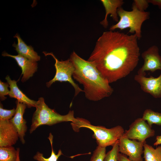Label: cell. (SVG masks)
Here are the masks:
<instances>
[{
	"label": "cell",
	"instance_id": "30bf717a",
	"mask_svg": "<svg viewBox=\"0 0 161 161\" xmlns=\"http://www.w3.org/2000/svg\"><path fill=\"white\" fill-rule=\"evenodd\" d=\"M140 85L141 90L155 98H161V73L157 77L136 74L134 78Z\"/></svg>",
	"mask_w": 161,
	"mask_h": 161
},
{
	"label": "cell",
	"instance_id": "8fae6325",
	"mask_svg": "<svg viewBox=\"0 0 161 161\" xmlns=\"http://www.w3.org/2000/svg\"><path fill=\"white\" fill-rule=\"evenodd\" d=\"M18 138L17 130L10 120H0V147L12 146Z\"/></svg>",
	"mask_w": 161,
	"mask_h": 161
},
{
	"label": "cell",
	"instance_id": "cb8c5ba5",
	"mask_svg": "<svg viewBox=\"0 0 161 161\" xmlns=\"http://www.w3.org/2000/svg\"><path fill=\"white\" fill-rule=\"evenodd\" d=\"M9 85L8 83L2 82L0 80V99L3 101L5 100L7 97L5 96L8 95L10 90L8 89Z\"/></svg>",
	"mask_w": 161,
	"mask_h": 161
},
{
	"label": "cell",
	"instance_id": "603a6c76",
	"mask_svg": "<svg viewBox=\"0 0 161 161\" xmlns=\"http://www.w3.org/2000/svg\"><path fill=\"white\" fill-rule=\"evenodd\" d=\"M16 113V109L13 108L7 110L3 108L2 104L0 105V120H9L14 116Z\"/></svg>",
	"mask_w": 161,
	"mask_h": 161
},
{
	"label": "cell",
	"instance_id": "2e32d148",
	"mask_svg": "<svg viewBox=\"0 0 161 161\" xmlns=\"http://www.w3.org/2000/svg\"><path fill=\"white\" fill-rule=\"evenodd\" d=\"M14 37L17 38L18 43L16 44L14 43L13 46L18 54L32 61L37 62L40 60V56L34 51L33 48L27 45L18 34H16Z\"/></svg>",
	"mask_w": 161,
	"mask_h": 161
},
{
	"label": "cell",
	"instance_id": "7a4b0ae2",
	"mask_svg": "<svg viewBox=\"0 0 161 161\" xmlns=\"http://www.w3.org/2000/svg\"><path fill=\"white\" fill-rule=\"evenodd\" d=\"M69 59L75 68L72 77L83 85L87 99L98 101L112 95L113 89L94 64L81 58L74 51Z\"/></svg>",
	"mask_w": 161,
	"mask_h": 161
},
{
	"label": "cell",
	"instance_id": "3957f363",
	"mask_svg": "<svg viewBox=\"0 0 161 161\" xmlns=\"http://www.w3.org/2000/svg\"><path fill=\"white\" fill-rule=\"evenodd\" d=\"M32 120L30 134L32 133L38 127L41 125L49 126L64 122L71 121L75 123L77 118L74 117L73 110L69 111L66 115H62L57 112L54 109L49 108L45 103L43 97H40L37 101Z\"/></svg>",
	"mask_w": 161,
	"mask_h": 161
},
{
	"label": "cell",
	"instance_id": "7c38bea8",
	"mask_svg": "<svg viewBox=\"0 0 161 161\" xmlns=\"http://www.w3.org/2000/svg\"><path fill=\"white\" fill-rule=\"evenodd\" d=\"M2 55L13 58L16 61L18 65L21 68L23 76L21 81L24 83L32 77L37 71L38 64L37 62L32 61L21 55H12L4 52Z\"/></svg>",
	"mask_w": 161,
	"mask_h": 161
},
{
	"label": "cell",
	"instance_id": "d6986e66",
	"mask_svg": "<svg viewBox=\"0 0 161 161\" xmlns=\"http://www.w3.org/2000/svg\"><path fill=\"white\" fill-rule=\"evenodd\" d=\"M47 138L49 140L51 146L52 151L50 156L48 158H46L44 156L42 153L37 151L33 157L34 160L37 161H57L59 157L63 155L60 149L59 150L57 154H55L53 148V136L51 133H49Z\"/></svg>",
	"mask_w": 161,
	"mask_h": 161
},
{
	"label": "cell",
	"instance_id": "5b68a950",
	"mask_svg": "<svg viewBox=\"0 0 161 161\" xmlns=\"http://www.w3.org/2000/svg\"><path fill=\"white\" fill-rule=\"evenodd\" d=\"M77 118L78 120L75 123H72V126L78 128L85 127L91 130L94 133L93 136L98 146L102 147L112 146L123 135L125 132L123 128L120 126L108 129L102 126L92 125L87 120L83 118Z\"/></svg>",
	"mask_w": 161,
	"mask_h": 161
},
{
	"label": "cell",
	"instance_id": "484cf974",
	"mask_svg": "<svg viewBox=\"0 0 161 161\" xmlns=\"http://www.w3.org/2000/svg\"><path fill=\"white\" fill-rule=\"evenodd\" d=\"M149 3L157 6L161 10V0H148Z\"/></svg>",
	"mask_w": 161,
	"mask_h": 161
},
{
	"label": "cell",
	"instance_id": "f1b7e54d",
	"mask_svg": "<svg viewBox=\"0 0 161 161\" xmlns=\"http://www.w3.org/2000/svg\"><path fill=\"white\" fill-rule=\"evenodd\" d=\"M17 161H20L19 157V153L18 154Z\"/></svg>",
	"mask_w": 161,
	"mask_h": 161
},
{
	"label": "cell",
	"instance_id": "277c9868",
	"mask_svg": "<svg viewBox=\"0 0 161 161\" xmlns=\"http://www.w3.org/2000/svg\"><path fill=\"white\" fill-rule=\"evenodd\" d=\"M119 21L115 24L112 26L109 30L114 31L116 29L122 30L129 28V32L134 33L138 39L142 37L141 27L143 23L149 18L150 13L141 11L132 5V10L128 11L121 7L117 11Z\"/></svg>",
	"mask_w": 161,
	"mask_h": 161
},
{
	"label": "cell",
	"instance_id": "83f0119b",
	"mask_svg": "<svg viewBox=\"0 0 161 161\" xmlns=\"http://www.w3.org/2000/svg\"><path fill=\"white\" fill-rule=\"evenodd\" d=\"M161 144V135L157 136L156 138V141L154 144V146H157Z\"/></svg>",
	"mask_w": 161,
	"mask_h": 161
},
{
	"label": "cell",
	"instance_id": "4fadbf2b",
	"mask_svg": "<svg viewBox=\"0 0 161 161\" xmlns=\"http://www.w3.org/2000/svg\"><path fill=\"white\" fill-rule=\"evenodd\" d=\"M16 103V113L10 120L16 129L20 141L22 144H24L25 141L24 138L27 131V127L26 121L23 118V115L27 106L26 105L20 103L17 100Z\"/></svg>",
	"mask_w": 161,
	"mask_h": 161
},
{
	"label": "cell",
	"instance_id": "7402d4cb",
	"mask_svg": "<svg viewBox=\"0 0 161 161\" xmlns=\"http://www.w3.org/2000/svg\"><path fill=\"white\" fill-rule=\"evenodd\" d=\"M106 154V148L98 145L94 151L90 161H104Z\"/></svg>",
	"mask_w": 161,
	"mask_h": 161
},
{
	"label": "cell",
	"instance_id": "6da1fadb",
	"mask_svg": "<svg viewBox=\"0 0 161 161\" xmlns=\"http://www.w3.org/2000/svg\"><path fill=\"white\" fill-rule=\"evenodd\" d=\"M135 34L104 32L87 61L94 64L109 83L128 76L137 67L140 49Z\"/></svg>",
	"mask_w": 161,
	"mask_h": 161
},
{
	"label": "cell",
	"instance_id": "ba28073f",
	"mask_svg": "<svg viewBox=\"0 0 161 161\" xmlns=\"http://www.w3.org/2000/svg\"><path fill=\"white\" fill-rule=\"evenodd\" d=\"M145 143L131 140L123 136L118 140L119 152L128 156L132 161H143L142 155Z\"/></svg>",
	"mask_w": 161,
	"mask_h": 161
},
{
	"label": "cell",
	"instance_id": "52a82bcc",
	"mask_svg": "<svg viewBox=\"0 0 161 161\" xmlns=\"http://www.w3.org/2000/svg\"><path fill=\"white\" fill-rule=\"evenodd\" d=\"M155 134L154 130L142 117L135 120L129 126V129L125 131L123 136L144 143L147 139Z\"/></svg>",
	"mask_w": 161,
	"mask_h": 161
},
{
	"label": "cell",
	"instance_id": "9c48e42d",
	"mask_svg": "<svg viewBox=\"0 0 161 161\" xmlns=\"http://www.w3.org/2000/svg\"><path fill=\"white\" fill-rule=\"evenodd\" d=\"M144 64L137 71V74L145 75V72H154L157 70L161 71V56L158 47L152 46L141 54Z\"/></svg>",
	"mask_w": 161,
	"mask_h": 161
},
{
	"label": "cell",
	"instance_id": "4316f807",
	"mask_svg": "<svg viewBox=\"0 0 161 161\" xmlns=\"http://www.w3.org/2000/svg\"><path fill=\"white\" fill-rule=\"evenodd\" d=\"M119 161H132L130 160L127 156L119 153Z\"/></svg>",
	"mask_w": 161,
	"mask_h": 161
},
{
	"label": "cell",
	"instance_id": "5bb4252c",
	"mask_svg": "<svg viewBox=\"0 0 161 161\" xmlns=\"http://www.w3.org/2000/svg\"><path fill=\"white\" fill-rule=\"evenodd\" d=\"M100 1L105 8L106 14L104 19L100 22V24L104 28H106L108 26L107 17L109 14L114 21H118L117 10L121 7L124 2L123 0H101Z\"/></svg>",
	"mask_w": 161,
	"mask_h": 161
},
{
	"label": "cell",
	"instance_id": "d4e9b609",
	"mask_svg": "<svg viewBox=\"0 0 161 161\" xmlns=\"http://www.w3.org/2000/svg\"><path fill=\"white\" fill-rule=\"evenodd\" d=\"M149 3L148 0H134L132 5L141 11H145L149 6Z\"/></svg>",
	"mask_w": 161,
	"mask_h": 161
},
{
	"label": "cell",
	"instance_id": "e0dca14e",
	"mask_svg": "<svg viewBox=\"0 0 161 161\" xmlns=\"http://www.w3.org/2000/svg\"><path fill=\"white\" fill-rule=\"evenodd\" d=\"M143 154L144 161H161V145L154 148L145 143Z\"/></svg>",
	"mask_w": 161,
	"mask_h": 161
},
{
	"label": "cell",
	"instance_id": "ac0fdd59",
	"mask_svg": "<svg viewBox=\"0 0 161 161\" xmlns=\"http://www.w3.org/2000/svg\"><path fill=\"white\" fill-rule=\"evenodd\" d=\"M20 149L13 146L0 147V161H17Z\"/></svg>",
	"mask_w": 161,
	"mask_h": 161
},
{
	"label": "cell",
	"instance_id": "44dd1931",
	"mask_svg": "<svg viewBox=\"0 0 161 161\" xmlns=\"http://www.w3.org/2000/svg\"><path fill=\"white\" fill-rule=\"evenodd\" d=\"M112 146V149L106 153L104 161H119L118 141Z\"/></svg>",
	"mask_w": 161,
	"mask_h": 161
},
{
	"label": "cell",
	"instance_id": "ffe728a7",
	"mask_svg": "<svg viewBox=\"0 0 161 161\" xmlns=\"http://www.w3.org/2000/svg\"><path fill=\"white\" fill-rule=\"evenodd\" d=\"M142 118L151 127L153 124L161 125V113L147 109L144 112Z\"/></svg>",
	"mask_w": 161,
	"mask_h": 161
},
{
	"label": "cell",
	"instance_id": "8992f818",
	"mask_svg": "<svg viewBox=\"0 0 161 161\" xmlns=\"http://www.w3.org/2000/svg\"><path fill=\"white\" fill-rule=\"evenodd\" d=\"M45 56L51 55L55 60V66L56 73L53 78L46 83V86L49 87L56 81L68 82L74 87L75 89L74 97L76 96L81 92H83L78 85L75 83L72 78L75 68L69 58L65 61H59L52 52L47 53L43 52Z\"/></svg>",
	"mask_w": 161,
	"mask_h": 161
},
{
	"label": "cell",
	"instance_id": "9a60e30c",
	"mask_svg": "<svg viewBox=\"0 0 161 161\" xmlns=\"http://www.w3.org/2000/svg\"><path fill=\"white\" fill-rule=\"evenodd\" d=\"M5 79L9 85L10 92L8 95L10 97L16 99L20 103L27 105L28 108L35 107L37 101L29 98L18 88L17 81L12 80L9 75H7Z\"/></svg>",
	"mask_w": 161,
	"mask_h": 161
}]
</instances>
